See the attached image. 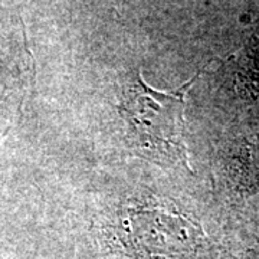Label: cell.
<instances>
[{
    "label": "cell",
    "instance_id": "cell-1",
    "mask_svg": "<svg viewBox=\"0 0 259 259\" xmlns=\"http://www.w3.org/2000/svg\"><path fill=\"white\" fill-rule=\"evenodd\" d=\"M193 79L179 90L161 91L137 74L125 85L118 110L144 153L151 157L180 163L190 170L185 143V98Z\"/></svg>",
    "mask_w": 259,
    "mask_h": 259
},
{
    "label": "cell",
    "instance_id": "cell-2",
    "mask_svg": "<svg viewBox=\"0 0 259 259\" xmlns=\"http://www.w3.org/2000/svg\"><path fill=\"white\" fill-rule=\"evenodd\" d=\"M122 241L143 259H202L204 249L200 226L161 206L128 210Z\"/></svg>",
    "mask_w": 259,
    "mask_h": 259
}]
</instances>
